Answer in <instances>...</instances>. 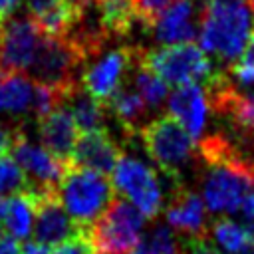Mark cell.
Masks as SVG:
<instances>
[{
  "label": "cell",
  "instance_id": "1",
  "mask_svg": "<svg viewBox=\"0 0 254 254\" xmlns=\"http://www.w3.org/2000/svg\"><path fill=\"white\" fill-rule=\"evenodd\" d=\"M254 34V6L250 0H206L198 40L202 52L234 64Z\"/></svg>",
  "mask_w": 254,
  "mask_h": 254
},
{
  "label": "cell",
  "instance_id": "4",
  "mask_svg": "<svg viewBox=\"0 0 254 254\" xmlns=\"http://www.w3.org/2000/svg\"><path fill=\"white\" fill-rule=\"evenodd\" d=\"M83 62L85 56L69 38H52L42 34L34 64L28 71L34 81L67 97L75 87H79L77 69Z\"/></svg>",
  "mask_w": 254,
  "mask_h": 254
},
{
  "label": "cell",
  "instance_id": "35",
  "mask_svg": "<svg viewBox=\"0 0 254 254\" xmlns=\"http://www.w3.org/2000/svg\"><path fill=\"white\" fill-rule=\"evenodd\" d=\"M2 26H4V20L0 18V32H2Z\"/></svg>",
  "mask_w": 254,
  "mask_h": 254
},
{
  "label": "cell",
  "instance_id": "9",
  "mask_svg": "<svg viewBox=\"0 0 254 254\" xmlns=\"http://www.w3.org/2000/svg\"><path fill=\"white\" fill-rule=\"evenodd\" d=\"M12 159L24 171L28 179V187L40 190H58L67 165L56 159L46 147L30 141L20 129H16L12 143Z\"/></svg>",
  "mask_w": 254,
  "mask_h": 254
},
{
  "label": "cell",
  "instance_id": "20",
  "mask_svg": "<svg viewBox=\"0 0 254 254\" xmlns=\"http://www.w3.org/2000/svg\"><path fill=\"white\" fill-rule=\"evenodd\" d=\"M93 8L107 36H127L139 20L135 0H93Z\"/></svg>",
  "mask_w": 254,
  "mask_h": 254
},
{
  "label": "cell",
  "instance_id": "30",
  "mask_svg": "<svg viewBox=\"0 0 254 254\" xmlns=\"http://www.w3.org/2000/svg\"><path fill=\"white\" fill-rule=\"evenodd\" d=\"M236 62L246 65V67H250V69H254V34H252L250 42L246 44V48L242 50V54H240V58Z\"/></svg>",
  "mask_w": 254,
  "mask_h": 254
},
{
  "label": "cell",
  "instance_id": "5",
  "mask_svg": "<svg viewBox=\"0 0 254 254\" xmlns=\"http://www.w3.org/2000/svg\"><path fill=\"white\" fill-rule=\"evenodd\" d=\"M139 62L159 75L167 85H190V83H206L214 71L210 60L196 44H175L163 46L151 52L141 50Z\"/></svg>",
  "mask_w": 254,
  "mask_h": 254
},
{
  "label": "cell",
  "instance_id": "25",
  "mask_svg": "<svg viewBox=\"0 0 254 254\" xmlns=\"http://www.w3.org/2000/svg\"><path fill=\"white\" fill-rule=\"evenodd\" d=\"M129 254H181V248L171 228L155 226L145 236H141Z\"/></svg>",
  "mask_w": 254,
  "mask_h": 254
},
{
  "label": "cell",
  "instance_id": "29",
  "mask_svg": "<svg viewBox=\"0 0 254 254\" xmlns=\"http://www.w3.org/2000/svg\"><path fill=\"white\" fill-rule=\"evenodd\" d=\"M14 135H16V131H10L4 125H0V157L2 155H8V151L12 149Z\"/></svg>",
  "mask_w": 254,
  "mask_h": 254
},
{
  "label": "cell",
  "instance_id": "12",
  "mask_svg": "<svg viewBox=\"0 0 254 254\" xmlns=\"http://www.w3.org/2000/svg\"><path fill=\"white\" fill-rule=\"evenodd\" d=\"M254 189V179L242 171L214 165L202 181V202L212 212H234L242 198Z\"/></svg>",
  "mask_w": 254,
  "mask_h": 254
},
{
  "label": "cell",
  "instance_id": "15",
  "mask_svg": "<svg viewBox=\"0 0 254 254\" xmlns=\"http://www.w3.org/2000/svg\"><path fill=\"white\" fill-rule=\"evenodd\" d=\"M38 135H40L42 147H46L56 159H60L64 165L69 167V161L79 137V129L71 113L65 107L54 109L50 115L38 121Z\"/></svg>",
  "mask_w": 254,
  "mask_h": 254
},
{
  "label": "cell",
  "instance_id": "19",
  "mask_svg": "<svg viewBox=\"0 0 254 254\" xmlns=\"http://www.w3.org/2000/svg\"><path fill=\"white\" fill-rule=\"evenodd\" d=\"M34 200L24 190L14 196L0 198V224L8 236L28 238L34 228Z\"/></svg>",
  "mask_w": 254,
  "mask_h": 254
},
{
  "label": "cell",
  "instance_id": "26",
  "mask_svg": "<svg viewBox=\"0 0 254 254\" xmlns=\"http://www.w3.org/2000/svg\"><path fill=\"white\" fill-rule=\"evenodd\" d=\"M28 189V179L10 155L0 157V198L20 194Z\"/></svg>",
  "mask_w": 254,
  "mask_h": 254
},
{
  "label": "cell",
  "instance_id": "24",
  "mask_svg": "<svg viewBox=\"0 0 254 254\" xmlns=\"http://www.w3.org/2000/svg\"><path fill=\"white\" fill-rule=\"evenodd\" d=\"M133 87L137 89V93L145 101L147 109L161 107L163 101L167 99V93H169V85L159 75H155L151 69H147L139 60H137V71L133 75Z\"/></svg>",
  "mask_w": 254,
  "mask_h": 254
},
{
  "label": "cell",
  "instance_id": "33",
  "mask_svg": "<svg viewBox=\"0 0 254 254\" xmlns=\"http://www.w3.org/2000/svg\"><path fill=\"white\" fill-rule=\"evenodd\" d=\"M20 4H22V0H0V18L2 20L10 18L18 10Z\"/></svg>",
  "mask_w": 254,
  "mask_h": 254
},
{
  "label": "cell",
  "instance_id": "37",
  "mask_svg": "<svg viewBox=\"0 0 254 254\" xmlns=\"http://www.w3.org/2000/svg\"><path fill=\"white\" fill-rule=\"evenodd\" d=\"M250 4H252V6H254V0H250Z\"/></svg>",
  "mask_w": 254,
  "mask_h": 254
},
{
  "label": "cell",
  "instance_id": "6",
  "mask_svg": "<svg viewBox=\"0 0 254 254\" xmlns=\"http://www.w3.org/2000/svg\"><path fill=\"white\" fill-rule=\"evenodd\" d=\"M145 216L125 198L115 196L91 226L95 254H129L141 240Z\"/></svg>",
  "mask_w": 254,
  "mask_h": 254
},
{
  "label": "cell",
  "instance_id": "34",
  "mask_svg": "<svg viewBox=\"0 0 254 254\" xmlns=\"http://www.w3.org/2000/svg\"><path fill=\"white\" fill-rule=\"evenodd\" d=\"M56 0H28V10H30V16H38L42 14L44 10H48Z\"/></svg>",
  "mask_w": 254,
  "mask_h": 254
},
{
  "label": "cell",
  "instance_id": "31",
  "mask_svg": "<svg viewBox=\"0 0 254 254\" xmlns=\"http://www.w3.org/2000/svg\"><path fill=\"white\" fill-rule=\"evenodd\" d=\"M0 254H20L18 242L8 234H0Z\"/></svg>",
  "mask_w": 254,
  "mask_h": 254
},
{
  "label": "cell",
  "instance_id": "2",
  "mask_svg": "<svg viewBox=\"0 0 254 254\" xmlns=\"http://www.w3.org/2000/svg\"><path fill=\"white\" fill-rule=\"evenodd\" d=\"M141 141L153 163L173 181V187L183 185V173L194 159V139L171 115H161L139 131Z\"/></svg>",
  "mask_w": 254,
  "mask_h": 254
},
{
  "label": "cell",
  "instance_id": "28",
  "mask_svg": "<svg viewBox=\"0 0 254 254\" xmlns=\"http://www.w3.org/2000/svg\"><path fill=\"white\" fill-rule=\"evenodd\" d=\"M181 254H222V250L216 246V242L208 236H187L185 240H181L179 244Z\"/></svg>",
  "mask_w": 254,
  "mask_h": 254
},
{
  "label": "cell",
  "instance_id": "8",
  "mask_svg": "<svg viewBox=\"0 0 254 254\" xmlns=\"http://www.w3.org/2000/svg\"><path fill=\"white\" fill-rule=\"evenodd\" d=\"M42 32L32 16H10L0 32V75L24 73L32 67Z\"/></svg>",
  "mask_w": 254,
  "mask_h": 254
},
{
  "label": "cell",
  "instance_id": "36",
  "mask_svg": "<svg viewBox=\"0 0 254 254\" xmlns=\"http://www.w3.org/2000/svg\"><path fill=\"white\" fill-rule=\"evenodd\" d=\"M0 234H6V232H4V228H2V224H0Z\"/></svg>",
  "mask_w": 254,
  "mask_h": 254
},
{
  "label": "cell",
  "instance_id": "18",
  "mask_svg": "<svg viewBox=\"0 0 254 254\" xmlns=\"http://www.w3.org/2000/svg\"><path fill=\"white\" fill-rule=\"evenodd\" d=\"M36 81L26 73L0 75V113L34 115Z\"/></svg>",
  "mask_w": 254,
  "mask_h": 254
},
{
  "label": "cell",
  "instance_id": "27",
  "mask_svg": "<svg viewBox=\"0 0 254 254\" xmlns=\"http://www.w3.org/2000/svg\"><path fill=\"white\" fill-rule=\"evenodd\" d=\"M50 254H95L93 242H91V228L79 226L73 236L64 240L62 244L54 246Z\"/></svg>",
  "mask_w": 254,
  "mask_h": 254
},
{
  "label": "cell",
  "instance_id": "13",
  "mask_svg": "<svg viewBox=\"0 0 254 254\" xmlns=\"http://www.w3.org/2000/svg\"><path fill=\"white\" fill-rule=\"evenodd\" d=\"M196 4L194 0H173L151 24L147 30L153 32L155 40L165 46L175 44H192L198 32L196 22Z\"/></svg>",
  "mask_w": 254,
  "mask_h": 254
},
{
  "label": "cell",
  "instance_id": "22",
  "mask_svg": "<svg viewBox=\"0 0 254 254\" xmlns=\"http://www.w3.org/2000/svg\"><path fill=\"white\" fill-rule=\"evenodd\" d=\"M67 105V111L71 113L77 129H81L83 133L87 131H97V129H105L101 127L105 121V105L95 101L89 93H85L81 87H75L64 101Z\"/></svg>",
  "mask_w": 254,
  "mask_h": 254
},
{
  "label": "cell",
  "instance_id": "23",
  "mask_svg": "<svg viewBox=\"0 0 254 254\" xmlns=\"http://www.w3.org/2000/svg\"><path fill=\"white\" fill-rule=\"evenodd\" d=\"M210 234H212V240L216 242V246L220 250H224L226 254H250L254 250L248 232L236 220H232L228 216L216 218L212 222Z\"/></svg>",
  "mask_w": 254,
  "mask_h": 254
},
{
  "label": "cell",
  "instance_id": "7",
  "mask_svg": "<svg viewBox=\"0 0 254 254\" xmlns=\"http://www.w3.org/2000/svg\"><path fill=\"white\" fill-rule=\"evenodd\" d=\"M115 192L131 200V204L145 216L155 218L163 206V189L157 173L133 155H121L113 169L111 181Z\"/></svg>",
  "mask_w": 254,
  "mask_h": 254
},
{
  "label": "cell",
  "instance_id": "11",
  "mask_svg": "<svg viewBox=\"0 0 254 254\" xmlns=\"http://www.w3.org/2000/svg\"><path fill=\"white\" fill-rule=\"evenodd\" d=\"M26 192L34 200V238L44 246H58L77 232L79 226L69 218L60 202L58 190H40L28 187Z\"/></svg>",
  "mask_w": 254,
  "mask_h": 254
},
{
  "label": "cell",
  "instance_id": "16",
  "mask_svg": "<svg viewBox=\"0 0 254 254\" xmlns=\"http://www.w3.org/2000/svg\"><path fill=\"white\" fill-rule=\"evenodd\" d=\"M169 115L175 117L192 139H200L206 127V113H208V101L204 95V89L198 83L181 85L177 87L167 101Z\"/></svg>",
  "mask_w": 254,
  "mask_h": 254
},
{
  "label": "cell",
  "instance_id": "17",
  "mask_svg": "<svg viewBox=\"0 0 254 254\" xmlns=\"http://www.w3.org/2000/svg\"><path fill=\"white\" fill-rule=\"evenodd\" d=\"M173 189L175 190L167 206L169 226L185 236L206 234V206L202 202V196H198L190 189H185L183 185Z\"/></svg>",
  "mask_w": 254,
  "mask_h": 254
},
{
  "label": "cell",
  "instance_id": "32",
  "mask_svg": "<svg viewBox=\"0 0 254 254\" xmlns=\"http://www.w3.org/2000/svg\"><path fill=\"white\" fill-rule=\"evenodd\" d=\"M20 254H50L48 246L36 242V240H28L20 246Z\"/></svg>",
  "mask_w": 254,
  "mask_h": 254
},
{
  "label": "cell",
  "instance_id": "14",
  "mask_svg": "<svg viewBox=\"0 0 254 254\" xmlns=\"http://www.w3.org/2000/svg\"><path fill=\"white\" fill-rule=\"evenodd\" d=\"M121 159V149L107 129L87 131L77 137L69 167L87 169L99 175L113 173L117 161Z\"/></svg>",
  "mask_w": 254,
  "mask_h": 254
},
{
  "label": "cell",
  "instance_id": "10",
  "mask_svg": "<svg viewBox=\"0 0 254 254\" xmlns=\"http://www.w3.org/2000/svg\"><path fill=\"white\" fill-rule=\"evenodd\" d=\"M139 60V50L131 46H119L97 58L81 75V89L89 93L95 101L103 103L121 85L123 75Z\"/></svg>",
  "mask_w": 254,
  "mask_h": 254
},
{
  "label": "cell",
  "instance_id": "3",
  "mask_svg": "<svg viewBox=\"0 0 254 254\" xmlns=\"http://www.w3.org/2000/svg\"><path fill=\"white\" fill-rule=\"evenodd\" d=\"M58 196L75 226L91 228L115 198V190L105 175L67 167L58 187Z\"/></svg>",
  "mask_w": 254,
  "mask_h": 254
},
{
  "label": "cell",
  "instance_id": "21",
  "mask_svg": "<svg viewBox=\"0 0 254 254\" xmlns=\"http://www.w3.org/2000/svg\"><path fill=\"white\" fill-rule=\"evenodd\" d=\"M105 107L115 115V119L127 133H133L147 113V105L133 85H119L105 101Z\"/></svg>",
  "mask_w": 254,
  "mask_h": 254
}]
</instances>
